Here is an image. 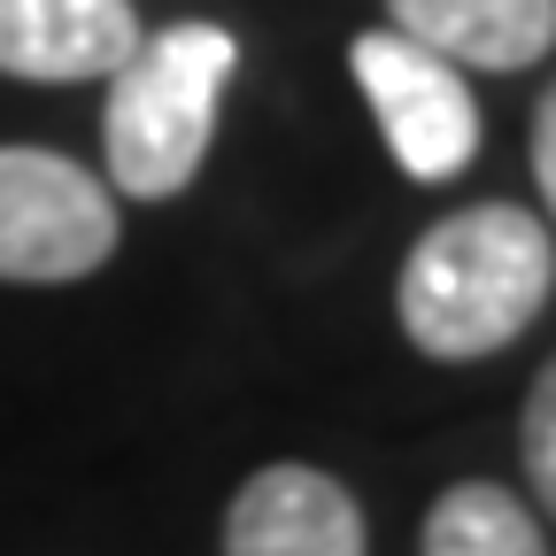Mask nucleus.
Masks as SVG:
<instances>
[{
    "label": "nucleus",
    "instance_id": "1",
    "mask_svg": "<svg viewBox=\"0 0 556 556\" xmlns=\"http://www.w3.org/2000/svg\"><path fill=\"white\" fill-rule=\"evenodd\" d=\"M548 287H556V240L541 208L471 201L409 248L394 309L417 356L471 364L510 348L548 309Z\"/></svg>",
    "mask_w": 556,
    "mask_h": 556
},
{
    "label": "nucleus",
    "instance_id": "2",
    "mask_svg": "<svg viewBox=\"0 0 556 556\" xmlns=\"http://www.w3.org/2000/svg\"><path fill=\"white\" fill-rule=\"evenodd\" d=\"M232 39L217 24H170L155 39H139L109 70V116H101V148H109V186L139 201H170L193 186L208 131H217V101L232 78Z\"/></svg>",
    "mask_w": 556,
    "mask_h": 556
},
{
    "label": "nucleus",
    "instance_id": "3",
    "mask_svg": "<svg viewBox=\"0 0 556 556\" xmlns=\"http://www.w3.org/2000/svg\"><path fill=\"white\" fill-rule=\"evenodd\" d=\"M116 255V193L54 148H0V278L62 287Z\"/></svg>",
    "mask_w": 556,
    "mask_h": 556
},
{
    "label": "nucleus",
    "instance_id": "4",
    "mask_svg": "<svg viewBox=\"0 0 556 556\" xmlns=\"http://www.w3.org/2000/svg\"><path fill=\"white\" fill-rule=\"evenodd\" d=\"M356 86L379 116V139L402 163V178H417V186L464 178V163L479 155V101H471L456 62L409 47L402 31H364L356 39Z\"/></svg>",
    "mask_w": 556,
    "mask_h": 556
},
{
    "label": "nucleus",
    "instance_id": "5",
    "mask_svg": "<svg viewBox=\"0 0 556 556\" xmlns=\"http://www.w3.org/2000/svg\"><path fill=\"white\" fill-rule=\"evenodd\" d=\"M225 556H364V510L317 464H263L232 495Z\"/></svg>",
    "mask_w": 556,
    "mask_h": 556
},
{
    "label": "nucleus",
    "instance_id": "6",
    "mask_svg": "<svg viewBox=\"0 0 556 556\" xmlns=\"http://www.w3.org/2000/svg\"><path fill=\"white\" fill-rule=\"evenodd\" d=\"M148 39L131 0H0V70L31 86H86Z\"/></svg>",
    "mask_w": 556,
    "mask_h": 556
},
{
    "label": "nucleus",
    "instance_id": "7",
    "mask_svg": "<svg viewBox=\"0 0 556 556\" xmlns=\"http://www.w3.org/2000/svg\"><path fill=\"white\" fill-rule=\"evenodd\" d=\"M394 31L456 70H533L556 47V0H387Z\"/></svg>",
    "mask_w": 556,
    "mask_h": 556
},
{
    "label": "nucleus",
    "instance_id": "8",
    "mask_svg": "<svg viewBox=\"0 0 556 556\" xmlns=\"http://www.w3.org/2000/svg\"><path fill=\"white\" fill-rule=\"evenodd\" d=\"M426 556H548V526L541 510H526L510 486H486V479H464L433 503L426 518Z\"/></svg>",
    "mask_w": 556,
    "mask_h": 556
},
{
    "label": "nucleus",
    "instance_id": "9",
    "mask_svg": "<svg viewBox=\"0 0 556 556\" xmlns=\"http://www.w3.org/2000/svg\"><path fill=\"white\" fill-rule=\"evenodd\" d=\"M518 448H526V479H533V510H548L556 503V364H541L526 387Z\"/></svg>",
    "mask_w": 556,
    "mask_h": 556
},
{
    "label": "nucleus",
    "instance_id": "10",
    "mask_svg": "<svg viewBox=\"0 0 556 556\" xmlns=\"http://www.w3.org/2000/svg\"><path fill=\"white\" fill-rule=\"evenodd\" d=\"M533 186L541 201H556V93H541L533 109Z\"/></svg>",
    "mask_w": 556,
    "mask_h": 556
}]
</instances>
